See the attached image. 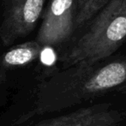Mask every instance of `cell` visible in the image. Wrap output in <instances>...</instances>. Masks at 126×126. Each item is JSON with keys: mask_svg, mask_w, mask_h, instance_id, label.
I'll use <instances>...</instances> for the list:
<instances>
[{"mask_svg": "<svg viewBox=\"0 0 126 126\" xmlns=\"http://www.w3.org/2000/svg\"><path fill=\"white\" fill-rule=\"evenodd\" d=\"M125 117L110 103H99L42 120L32 126H121Z\"/></svg>", "mask_w": 126, "mask_h": 126, "instance_id": "cell-5", "label": "cell"}, {"mask_svg": "<svg viewBox=\"0 0 126 126\" xmlns=\"http://www.w3.org/2000/svg\"><path fill=\"white\" fill-rule=\"evenodd\" d=\"M125 85L126 57L110 62L76 63L52 74L39 85L34 106L17 124L86 104Z\"/></svg>", "mask_w": 126, "mask_h": 126, "instance_id": "cell-1", "label": "cell"}, {"mask_svg": "<svg viewBox=\"0 0 126 126\" xmlns=\"http://www.w3.org/2000/svg\"><path fill=\"white\" fill-rule=\"evenodd\" d=\"M43 47L35 40L19 44L9 49L0 58V68L25 66L39 58Z\"/></svg>", "mask_w": 126, "mask_h": 126, "instance_id": "cell-6", "label": "cell"}, {"mask_svg": "<svg viewBox=\"0 0 126 126\" xmlns=\"http://www.w3.org/2000/svg\"><path fill=\"white\" fill-rule=\"evenodd\" d=\"M77 0H50L35 41L41 47L66 42L73 34Z\"/></svg>", "mask_w": 126, "mask_h": 126, "instance_id": "cell-4", "label": "cell"}, {"mask_svg": "<svg viewBox=\"0 0 126 126\" xmlns=\"http://www.w3.org/2000/svg\"><path fill=\"white\" fill-rule=\"evenodd\" d=\"M126 40V0H110L89 21L85 32L62 54L63 69L106 61Z\"/></svg>", "mask_w": 126, "mask_h": 126, "instance_id": "cell-2", "label": "cell"}, {"mask_svg": "<svg viewBox=\"0 0 126 126\" xmlns=\"http://www.w3.org/2000/svg\"><path fill=\"white\" fill-rule=\"evenodd\" d=\"M110 0H77L75 28H81L98 13Z\"/></svg>", "mask_w": 126, "mask_h": 126, "instance_id": "cell-7", "label": "cell"}, {"mask_svg": "<svg viewBox=\"0 0 126 126\" xmlns=\"http://www.w3.org/2000/svg\"><path fill=\"white\" fill-rule=\"evenodd\" d=\"M47 0H4L0 41L9 47L29 34L36 26Z\"/></svg>", "mask_w": 126, "mask_h": 126, "instance_id": "cell-3", "label": "cell"}, {"mask_svg": "<svg viewBox=\"0 0 126 126\" xmlns=\"http://www.w3.org/2000/svg\"><path fill=\"white\" fill-rule=\"evenodd\" d=\"M3 77H4V72H3V69L0 68V82L3 81Z\"/></svg>", "mask_w": 126, "mask_h": 126, "instance_id": "cell-8", "label": "cell"}, {"mask_svg": "<svg viewBox=\"0 0 126 126\" xmlns=\"http://www.w3.org/2000/svg\"><path fill=\"white\" fill-rule=\"evenodd\" d=\"M119 90H120V91H122V93H124V94H126V85H125V86H124L122 88H120Z\"/></svg>", "mask_w": 126, "mask_h": 126, "instance_id": "cell-9", "label": "cell"}]
</instances>
